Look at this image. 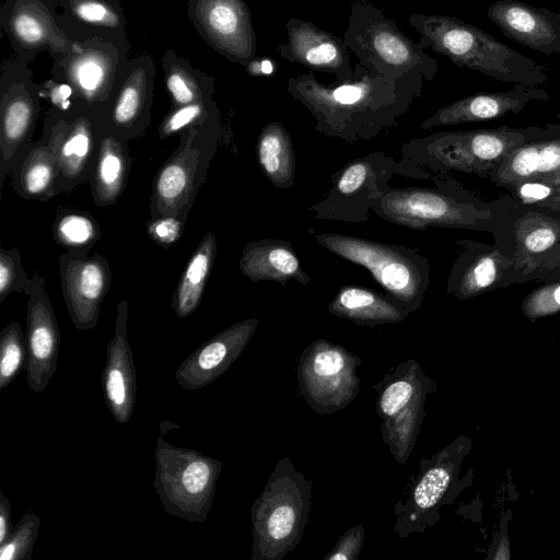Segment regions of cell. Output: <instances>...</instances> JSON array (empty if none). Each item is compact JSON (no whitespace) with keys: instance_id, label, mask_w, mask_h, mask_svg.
<instances>
[{"instance_id":"cell-1","label":"cell","mask_w":560,"mask_h":560,"mask_svg":"<svg viewBox=\"0 0 560 560\" xmlns=\"http://www.w3.org/2000/svg\"><path fill=\"white\" fill-rule=\"evenodd\" d=\"M425 81L417 70L392 80L358 62L343 81L325 84L308 72L291 77L287 90L316 119V131L354 142L395 126L422 95Z\"/></svg>"},{"instance_id":"cell-2","label":"cell","mask_w":560,"mask_h":560,"mask_svg":"<svg viewBox=\"0 0 560 560\" xmlns=\"http://www.w3.org/2000/svg\"><path fill=\"white\" fill-rule=\"evenodd\" d=\"M530 129L499 127L436 132L406 143L400 162L404 171L424 166L488 178L510 151L524 143Z\"/></svg>"},{"instance_id":"cell-3","label":"cell","mask_w":560,"mask_h":560,"mask_svg":"<svg viewBox=\"0 0 560 560\" xmlns=\"http://www.w3.org/2000/svg\"><path fill=\"white\" fill-rule=\"evenodd\" d=\"M345 42L359 63L374 74L396 80L410 71H420L433 80L438 63L420 42L405 35L396 22L368 0L351 3Z\"/></svg>"},{"instance_id":"cell-4","label":"cell","mask_w":560,"mask_h":560,"mask_svg":"<svg viewBox=\"0 0 560 560\" xmlns=\"http://www.w3.org/2000/svg\"><path fill=\"white\" fill-rule=\"evenodd\" d=\"M328 252L368 269L388 296L409 313L417 311L430 284V265L419 250L357 236L320 233Z\"/></svg>"},{"instance_id":"cell-5","label":"cell","mask_w":560,"mask_h":560,"mask_svg":"<svg viewBox=\"0 0 560 560\" xmlns=\"http://www.w3.org/2000/svg\"><path fill=\"white\" fill-rule=\"evenodd\" d=\"M384 220L410 228H447L491 233L493 212L485 202L462 188H390L373 207Z\"/></svg>"},{"instance_id":"cell-6","label":"cell","mask_w":560,"mask_h":560,"mask_svg":"<svg viewBox=\"0 0 560 560\" xmlns=\"http://www.w3.org/2000/svg\"><path fill=\"white\" fill-rule=\"evenodd\" d=\"M311 508L308 483L281 460L252 508L253 560L280 559L299 542Z\"/></svg>"},{"instance_id":"cell-7","label":"cell","mask_w":560,"mask_h":560,"mask_svg":"<svg viewBox=\"0 0 560 560\" xmlns=\"http://www.w3.org/2000/svg\"><path fill=\"white\" fill-rule=\"evenodd\" d=\"M153 487L165 512L189 523H202L212 508L222 462L196 450L156 440Z\"/></svg>"},{"instance_id":"cell-8","label":"cell","mask_w":560,"mask_h":560,"mask_svg":"<svg viewBox=\"0 0 560 560\" xmlns=\"http://www.w3.org/2000/svg\"><path fill=\"white\" fill-rule=\"evenodd\" d=\"M493 244L510 258L524 281H539L545 256L560 245V211L523 203L509 194L490 202Z\"/></svg>"},{"instance_id":"cell-9","label":"cell","mask_w":560,"mask_h":560,"mask_svg":"<svg viewBox=\"0 0 560 560\" xmlns=\"http://www.w3.org/2000/svg\"><path fill=\"white\" fill-rule=\"evenodd\" d=\"M408 22L420 34L419 42L424 48L459 67L510 80L506 63L517 55L476 26L452 16L419 13L409 15Z\"/></svg>"},{"instance_id":"cell-10","label":"cell","mask_w":560,"mask_h":560,"mask_svg":"<svg viewBox=\"0 0 560 560\" xmlns=\"http://www.w3.org/2000/svg\"><path fill=\"white\" fill-rule=\"evenodd\" d=\"M401 171V162L383 152L353 160L335 173L325 198L310 210L319 219L363 222L370 209L390 189L392 176Z\"/></svg>"},{"instance_id":"cell-11","label":"cell","mask_w":560,"mask_h":560,"mask_svg":"<svg viewBox=\"0 0 560 560\" xmlns=\"http://www.w3.org/2000/svg\"><path fill=\"white\" fill-rule=\"evenodd\" d=\"M52 0H4L0 26L14 56L30 63L46 51L58 61L74 51L79 43L69 39L57 23Z\"/></svg>"},{"instance_id":"cell-12","label":"cell","mask_w":560,"mask_h":560,"mask_svg":"<svg viewBox=\"0 0 560 560\" xmlns=\"http://www.w3.org/2000/svg\"><path fill=\"white\" fill-rule=\"evenodd\" d=\"M471 448L472 441L459 435L430 460H422L420 477L401 514L407 525H432L439 518L438 508L452 503L464 488L472 483V469L464 478H458Z\"/></svg>"},{"instance_id":"cell-13","label":"cell","mask_w":560,"mask_h":560,"mask_svg":"<svg viewBox=\"0 0 560 560\" xmlns=\"http://www.w3.org/2000/svg\"><path fill=\"white\" fill-rule=\"evenodd\" d=\"M360 360L339 346L316 340L301 355V390L315 409L332 412L357 394L355 369Z\"/></svg>"},{"instance_id":"cell-14","label":"cell","mask_w":560,"mask_h":560,"mask_svg":"<svg viewBox=\"0 0 560 560\" xmlns=\"http://www.w3.org/2000/svg\"><path fill=\"white\" fill-rule=\"evenodd\" d=\"M187 15L206 44L228 60L245 67L256 57V33L244 0H187Z\"/></svg>"},{"instance_id":"cell-15","label":"cell","mask_w":560,"mask_h":560,"mask_svg":"<svg viewBox=\"0 0 560 560\" xmlns=\"http://www.w3.org/2000/svg\"><path fill=\"white\" fill-rule=\"evenodd\" d=\"M128 58L110 43L88 39L61 60L52 61L51 78L71 86L77 105L105 107L118 70Z\"/></svg>"},{"instance_id":"cell-16","label":"cell","mask_w":560,"mask_h":560,"mask_svg":"<svg viewBox=\"0 0 560 560\" xmlns=\"http://www.w3.org/2000/svg\"><path fill=\"white\" fill-rule=\"evenodd\" d=\"M39 94L28 63L18 57L0 67V144L2 162L10 161L30 136L39 109Z\"/></svg>"},{"instance_id":"cell-17","label":"cell","mask_w":560,"mask_h":560,"mask_svg":"<svg viewBox=\"0 0 560 560\" xmlns=\"http://www.w3.org/2000/svg\"><path fill=\"white\" fill-rule=\"evenodd\" d=\"M458 245L462 249L446 282V292L457 300L467 301L497 289L525 283L512 260L494 244L463 240Z\"/></svg>"},{"instance_id":"cell-18","label":"cell","mask_w":560,"mask_h":560,"mask_svg":"<svg viewBox=\"0 0 560 560\" xmlns=\"http://www.w3.org/2000/svg\"><path fill=\"white\" fill-rule=\"evenodd\" d=\"M26 312V381L36 394L43 393L54 377L60 348V330L44 278L34 276Z\"/></svg>"},{"instance_id":"cell-19","label":"cell","mask_w":560,"mask_h":560,"mask_svg":"<svg viewBox=\"0 0 560 560\" xmlns=\"http://www.w3.org/2000/svg\"><path fill=\"white\" fill-rule=\"evenodd\" d=\"M62 294L73 326L83 331L96 327L101 304L112 281L107 260L98 254L91 257L72 253L60 257Z\"/></svg>"},{"instance_id":"cell-20","label":"cell","mask_w":560,"mask_h":560,"mask_svg":"<svg viewBox=\"0 0 560 560\" xmlns=\"http://www.w3.org/2000/svg\"><path fill=\"white\" fill-rule=\"evenodd\" d=\"M285 28L287 42L276 48L283 59L311 71L334 74L337 81L353 74L345 38L299 18H290Z\"/></svg>"},{"instance_id":"cell-21","label":"cell","mask_w":560,"mask_h":560,"mask_svg":"<svg viewBox=\"0 0 560 560\" xmlns=\"http://www.w3.org/2000/svg\"><path fill=\"white\" fill-rule=\"evenodd\" d=\"M57 23L77 43L101 39L115 45L129 57L127 21L119 0H52Z\"/></svg>"},{"instance_id":"cell-22","label":"cell","mask_w":560,"mask_h":560,"mask_svg":"<svg viewBox=\"0 0 560 560\" xmlns=\"http://www.w3.org/2000/svg\"><path fill=\"white\" fill-rule=\"evenodd\" d=\"M257 326V318L244 319L202 343L176 369V383L185 390H197L210 385L236 361Z\"/></svg>"},{"instance_id":"cell-23","label":"cell","mask_w":560,"mask_h":560,"mask_svg":"<svg viewBox=\"0 0 560 560\" xmlns=\"http://www.w3.org/2000/svg\"><path fill=\"white\" fill-rule=\"evenodd\" d=\"M128 302L117 304L114 336L106 346V360L101 374L105 405L113 419L127 423L133 413L137 374L127 335Z\"/></svg>"},{"instance_id":"cell-24","label":"cell","mask_w":560,"mask_h":560,"mask_svg":"<svg viewBox=\"0 0 560 560\" xmlns=\"http://www.w3.org/2000/svg\"><path fill=\"white\" fill-rule=\"evenodd\" d=\"M488 179L504 189L529 180L560 185V130L532 127L524 143L510 151Z\"/></svg>"},{"instance_id":"cell-25","label":"cell","mask_w":560,"mask_h":560,"mask_svg":"<svg viewBox=\"0 0 560 560\" xmlns=\"http://www.w3.org/2000/svg\"><path fill=\"white\" fill-rule=\"evenodd\" d=\"M156 67L149 54L128 58L119 68L105 108L118 128L142 121L150 109Z\"/></svg>"},{"instance_id":"cell-26","label":"cell","mask_w":560,"mask_h":560,"mask_svg":"<svg viewBox=\"0 0 560 560\" xmlns=\"http://www.w3.org/2000/svg\"><path fill=\"white\" fill-rule=\"evenodd\" d=\"M197 127L187 130L185 143L164 163L155 177L152 197L161 217H175L191 198L201 155L196 145Z\"/></svg>"},{"instance_id":"cell-27","label":"cell","mask_w":560,"mask_h":560,"mask_svg":"<svg viewBox=\"0 0 560 560\" xmlns=\"http://www.w3.org/2000/svg\"><path fill=\"white\" fill-rule=\"evenodd\" d=\"M238 267L253 282L275 281L284 285L294 279L306 285L311 281L293 245L283 240L264 238L248 243L242 252Z\"/></svg>"},{"instance_id":"cell-28","label":"cell","mask_w":560,"mask_h":560,"mask_svg":"<svg viewBox=\"0 0 560 560\" xmlns=\"http://www.w3.org/2000/svg\"><path fill=\"white\" fill-rule=\"evenodd\" d=\"M534 97V94L526 92L474 94L438 109L421 122V127L430 129L498 119L520 112Z\"/></svg>"},{"instance_id":"cell-29","label":"cell","mask_w":560,"mask_h":560,"mask_svg":"<svg viewBox=\"0 0 560 560\" xmlns=\"http://www.w3.org/2000/svg\"><path fill=\"white\" fill-rule=\"evenodd\" d=\"M329 313L360 326L374 327L402 322L409 312L393 299L368 288L343 285L328 305Z\"/></svg>"},{"instance_id":"cell-30","label":"cell","mask_w":560,"mask_h":560,"mask_svg":"<svg viewBox=\"0 0 560 560\" xmlns=\"http://www.w3.org/2000/svg\"><path fill=\"white\" fill-rule=\"evenodd\" d=\"M489 19L514 40L536 49H542L557 38L551 23L537 10L523 3L500 0L488 10Z\"/></svg>"},{"instance_id":"cell-31","label":"cell","mask_w":560,"mask_h":560,"mask_svg":"<svg viewBox=\"0 0 560 560\" xmlns=\"http://www.w3.org/2000/svg\"><path fill=\"white\" fill-rule=\"evenodd\" d=\"M256 156L260 168L271 184L289 189L295 180V153L292 138L279 121L267 124L256 143Z\"/></svg>"},{"instance_id":"cell-32","label":"cell","mask_w":560,"mask_h":560,"mask_svg":"<svg viewBox=\"0 0 560 560\" xmlns=\"http://www.w3.org/2000/svg\"><path fill=\"white\" fill-rule=\"evenodd\" d=\"M165 89L172 107L212 100L214 80L172 48L161 59Z\"/></svg>"},{"instance_id":"cell-33","label":"cell","mask_w":560,"mask_h":560,"mask_svg":"<svg viewBox=\"0 0 560 560\" xmlns=\"http://www.w3.org/2000/svg\"><path fill=\"white\" fill-rule=\"evenodd\" d=\"M217 255V241L208 232L190 256L173 294L172 308L185 318L198 307Z\"/></svg>"},{"instance_id":"cell-34","label":"cell","mask_w":560,"mask_h":560,"mask_svg":"<svg viewBox=\"0 0 560 560\" xmlns=\"http://www.w3.org/2000/svg\"><path fill=\"white\" fill-rule=\"evenodd\" d=\"M67 125L58 120L51 129L49 143L34 148L24 161L20 174L24 195L38 198L50 194L58 168V147Z\"/></svg>"},{"instance_id":"cell-35","label":"cell","mask_w":560,"mask_h":560,"mask_svg":"<svg viewBox=\"0 0 560 560\" xmlns=\"http://www.w3.org/2000/svg\"><path fill=\"white\" fill-rule=\"evenodd\" d=\"M127 156L114 137L102 139L94 176V191L102 205L114 203L124 190Z\"/></svg>"},{"instance_id":"cell-36","label":"cell","mask_w":560,"mask_h":560,"mask_svg":"<svg viewBox=\"0 0 560 560\" xmlns=\"http://www.w3.org/2000/svg\"><path fill=\"white\" fill-rule=\"evenodd\" d=\"M93 145L91 120L79 115L72 124H68L60 139L57 163L65 178H77L85 167Z\"/></svg>"},{"instance_id":"cell-37","label":"cell","mask_w":560,"mask_h":560,"mask_svg":"<svg viewBox=\"0 0 560 560\" xmlns=\"http://www.w3.org/2000/svg\"><path fill=\"white\" fill-rule=\"evenodd\" d=\"M27 365V347L19 322H10L0 332V390Z\"/></svg>"},{"instance_id":"cell-38","label":"cell","mask_w":560,"mask_h":560,"mask_svg":"<svg viewBox=\"0 0 560 560\" xmlns=\"http://www.w3.org/2000/svg\"><path fill=\"white\" fill-rule=\"evenodd\" d=\"M416 375H401L395 377L383 389L377 400L378 415L384 419H389L405 409L413 398L424 389H434V383L425 375L419 378Z\"/></svg>"},{"instance_id":"cell-39","label":"cell","mask_w":560,"mask_h":560,"mask_svg":"<svg viewBox=\"0 0 560 560\" xmlns=\"http://www.w3.org/2000/svg\"><path fill=\"white\" fill-rule=\"evenodd\" d=\"M56 241L72 249L90 247L100 236L97 222L86 213L68 212L60 215L54 226Z\"/></svg>"},{"instance_id":"cell-40","label":"cell","mask_w":560,"mask_h":560,"mask_svg":"<svg viewBox=\"0 0 560 560\" xmlns=\"http://www.w3.org/2000/svg\"><path fill=\"white\" fill-rule=\"evenodd\" d=\"M539 281L521 302L523 315L532 323L560 313V271Z\"/></svg>"},{"instance_id":"cell-41","label":"cell","mask_w":560,"mask_h":560,"mask_svg":"<svg viewBox=\"0 0 560 560\" xmlns=\"http://www.w3.org/2000/svg\"><path fill=\"white\" fill-rule=\"evenodd\" d=\"M40 524V517L33 511H27L9 538L0 545V560H32Z\"/></svg>"},{"instance_id":"cell-42","label":"cell","mask_w":560,"mask_h":560,"mask_svg":"<svg viewBox=\"0 0 560 560\" xmlns=\"http://www.w3.org/2000/svg\"><path fill=\"white\" fill-rule=\"evenodd\" d=\"M217 116V106L212 100L172 107L160 125L159 136L161 138L171 137L184 129L201 126L208 119Z\"/></svg>"},{"instance_id":"cell-43","label":"cell","mask_w":560,"mask_h":560,"mask_svg":"<svg viewBox=\"0 0 560 560\" xmlns=\"http://www.w3.org/2000/svg\"><path fill=\"white\" fill-rule=\"evenodd\" d=\"M32 279L23 271L21 258L16 248H0V302L12 292L28 294Z\"/></svg>"},{"instance_id":"cell-44","label":"cell","mask_w":560,"mask_h":560,"mask_svg":"<svg viewBox=\"0 0 560 560\" xmlns=\"http://www.w3.org/2000/svg\"><path fill=\"white\" fill-rule=\"evenodd\" d=\"M184 224L174 215L153 219L148 222V234L158 244L167 247L183 234Z\"/></svg>"},{"instance_id":"cell-45","label":"cell","mask_w":560,"mask_h":560,"mask_svg":"<svg viewBox=\"0 0 560 560\" xmlns=\"http://www.w3.org/2000/svg\"><path fill=\"white\" fill-rule=\"evenodd\" d=\"M37 91L39 97L47 98L60 112H69L75 105L71 86L52 78L37 84Z\"/></svg>"},{"instance_id":"cell-46","label":"cell","mask_w":560,"mask_h":560,"mask_svg":"<svg viewBox=\"0 0 560 560\" xmlns=\"http://www.w3.org/2000/svg\"><path fill=\"white\" fill-rule=\"evenodd\" d=\"M364 532L361 525H358L347 532L336 545L332 553L327 557L329 560H350L357 559L360 552Z\"/></svg>"},{"instance_id":"cell-47","label":"cell","mask_w":560,"mask_h":560,"mask_svg":"<svg viewBox=\"0 0 560 560\" xmlns=\"http://www.w3.org/2000/svg\"><path fill=\"white\" fill-rule=\"evenodd\" d=\"M512 520L511 510H506L500 520L499 534L489 548L486 559L510 560L509 523Z\"/></svg>"},{"instance_id":"cell-48","label":"cell","mask_w":560,"mask_h":560,"mask_svg":"<svg viewBox=\"0 0 560 560\" xmlns=\"http://www.w3.org/2000/svg\"><path fill=\"white\" fill-rule=\"evenodd\" d=\"M250 77H269L277 71V62L270 57H255L244 67Z\"/></svg>"},{"instance_id":"cell-49","label":"cell","mask_w":560,"mask_h":560,"mask_svg":"<svg viewBox=\"0 0 560 560\" xmlns=\"http://www.w3.org/2000/svg\"><path fill=\"white\" fill-rule=\"evenodd\" d=\"M11 503L7 495L0 491V545H2L13 532Z\"/></svg>"},{"instance_id":"cell-50","label":"cell","mask_w":560,"mask_h":560,"mask_svg":"<svg viewBox=\"0 0 560 560\" xmlns=\"http://www.w3.org/2000/svg\"><path fill=\"white\" fill-rule=\"evenodd\" d=\"M540 271L544 277L542 279L556 271H560V245L555 247L545 256L540 264Z\"/></svg>"},{"instance_id":"cell-51","label":"cell","mask_w":560,"mask_h":560,"mask_svg":"<svg viewBox=\"0 0 560 560\" xmlns=\"http://www.w3.org/2000/svg\"><path fill=\"white\" fill-rule=\"evenodd\" d=\"M549 184V183H548ZM550 189L548 197L539 205L541 207L551 208L560 211V185L549 184Z\"/></svg>"}]
</instances>
